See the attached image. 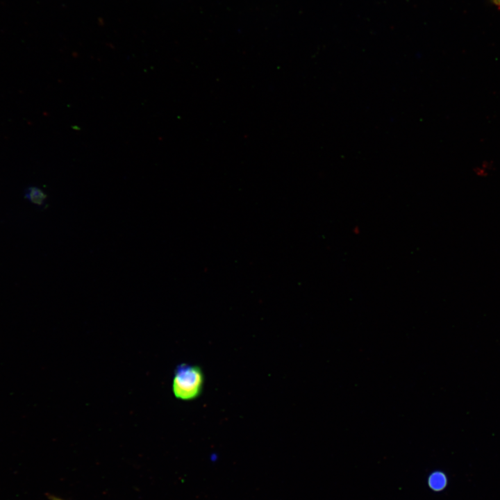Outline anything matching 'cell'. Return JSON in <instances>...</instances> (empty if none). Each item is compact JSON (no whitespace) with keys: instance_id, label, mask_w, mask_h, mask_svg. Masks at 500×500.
Instances as JSON below:
<instances>
[{"instance_id":"8992f818","label":"cell","mask_w":500,"mask_h":500,"mask_svg":"<svg viewBox=\"0 0 500 500\" xmlns=\"http://www.w3.org/2000/svg\"><path fill=\"white\" fill-rule=\"evenodd\" d=\"M494 1L497 4L500 5V0H494Z\"/></svg>"},{"instance_id":"7a4b0ae2","label":"cell","mask_w":500,"mask_h":500,"mask_svg":"<svg viewBox=\"0 0 500 500\" xmlns=\"http://www.w3.org/2000/svg\"><path fill=\"white\" fill-rule=\"evenodd\" d=\"M428 484L435 491L442 490L447 484V476L441 472H433L428 478Z\"/></svg>"},{"instance_id":"3957f363","label":"cell","mask_w":500,"mask_h":500,"mask_svg":"<svg viewBox=\"0 0 500 500\" xmlns=\"http://www.w3.org/2000/svg\"><path fill=\"white\" fill-rule=\"evenodd\" d=\"M494 165L490 160H484L473 169L474 174L479 178H485L490 175Z\"/></svg>"},{"instance_id":"6da1fadb","label":"cell","mask_w":500,"mask_h":500,"mask_svg":"<svg viewBox=\"0 0 500 500\" xmlns=\"http://www.w3.org/2000/svg\"><path fill=\"white\" fill-rule=\"evenodd\" d=\"M204 382V374L200 366L188 363L179 364L174 371L172 393L178 400L193 401L202 394Z\"/></svg>"},{"instance_id":"5b68a950","label":"cell","mask_w":500,"mask_h":500,"mask_svg":"<svg viewBox=\"0 0 500 500\" xmlns=\"http://www.w3.org/2000/svg\"><path fill=\"white\" fill-rule=\"evenodd\" d=\"M49 498L50 500H65L63 499L53 495H49Z\"/></svg>"},{"instance_id":"277c9868","label":"cell","mask_w":500,"mask_h":500,"mask_svg":"<svg viewBox=\"0 0 500 500\" xmlns=\"http://www.w3.org/2000/svg\"><path fill=\"white\" fill-rule=\"evenodd\" d=\"M45 197L44 193L38 189L33 190L31 194V199L38 204H42Z\"/></svg>"}]
</instances>
